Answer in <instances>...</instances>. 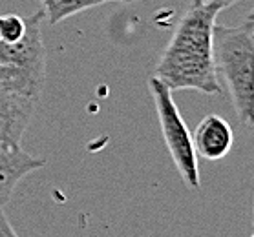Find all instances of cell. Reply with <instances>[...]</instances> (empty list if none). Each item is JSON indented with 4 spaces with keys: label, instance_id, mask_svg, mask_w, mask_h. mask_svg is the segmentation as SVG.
Listing matches in <instances>:
<instances>
[{
    "label": "cell",
    "instance_id": "obj_1",
    "mask_svg": "<svg viewBox=\"0 0 254 237\" xmlns=\"http://www.w3.org/2000/svg\"><path fill=\"white\" fill-rule=\"evenodd\" d=\"M218 0H192L156 66V77L174 90L221 95L212 53L216 17L225 9Z\"/></svg>",
    "mask_w": 254,
    "mask_h": 237
},
{
    "label": "cell",
    "instance_id": "obj_2",
    "mask_svg": "<svg viewBox=\"0 0 254 237\" xmlns=\"http://www.w3.org/2000/svg\"><path fill=\"white\" fill-rule=\"evenodd\" d=\"M216 73L223 79L240 122L254 126V24H214Z\"/></svg>",
    "mask_w": 254,
    "mask_h": 237
},
{
    "label": "cell",
    "instance_id": "obj_3",
    "mask_svg": "<svg viewBox=\"0 0 254 237\" xmlns=\"http://www.w3.org/2000/svg\"><path fill=\"white\" fill-rule=\"evenodd\" d=\"M44 13L26 18V31L17 42H0V86L39 102L46 82V49L41 24Z\"/></svg>",
    "mask_w": 254,
    "mask_h": 237
},
{
    "label": "cell",
    "instance_id": "obj_4",
    "mask_svg": "<svg viewBox=\"0 0 254 237\" xmlns=\"http://www.w3.org/2000/svg\"><path fill=\"white\" fill-rule=\"evenodd\" d=\"M148 88H150L152 98H154V104H156L157 121H159V126H161L163 139H165L168 153L172 157L183 183L190 190H196L199 186L197 155L196 150H194L190 132H189L178 106L174 102L172 92L156 75L150 77Z\"/></svg>",
    "mask_w": 254,
    "mask_h": 237
},
{
    "label": "cell",
    "instance_id": "obj_5",
    "mask_svg": "<svg viewBox=\"0 0 254 237\" xmlns=\"http://www.w3.org/2000/svg\"><path fill=\"white\" fill-rule=\"evenodd\" d=\"M37 102L0 86V144L20 146Z\"/></svg>",
    "mask_w": 254,
    "mask_h": 237
},
{
    "label": "cell",
    "instance_id": "obj_6",
    "mask_svg": "<svg viewBox=\"0 0 254 237\" xmlns=\"http://www.w3.org/2000/svg\"><path fill=\"white\" fill-rule=\"evenodd\" d=\"M44 166V159L29 155L20 146L0 144V206H4L9 201L15 186L26 175Z\"/></svg>",
    "mask_w": 254,
    "mask_h": 237
},
{
    "label": "cell",
    "instance_id": "obj_7",
    "mask_svg": "<svg viewBox=\"0 0 254 237\" xmlns=\"http://www.w3.org/2000/svg\"><path fill=\"white\" fill-rule=\"evenodd\" d=\"M192 142L197 157L207 161H220L231 151L234 133L225 119L220 115H207L197 124Z\"/></svg>",
    "mask_w": 254,
    "mask_h": 237
},
{
    "label": "cell",
    "instance_id": "obj_8",
    "mask_svg": "<svg viewBox=\"0 0 254 237\" xmlns=\"http://www.w3.org/2000/svg\"><path fill=\"white\" fill-rule=\"evenodd\" d=\"M41 2L44 18H48V22L55 26L84 9L101 6L106 2H114V0H41Z\"/></svg>",
    "mask_w": 254,
    "mask_h": 237
},
{
    "label": "cell",
    "instance_id": "obj_9",
    "mask_svg": "<svg viewBox=\"0 0 254 237\" xmlns=\"http://www.w3.org/2000/svg\"><path fill=\"white\" fill-rule=\"evenodd\" d=\"M26 31V18L18 15H0V42H17Z\"/></svg>",
    "mask_w": 254,
    "mask_h": 237
},
{
    "label": "cell",
    "instance_id": "obj_10",
    "mask_svg": "<svg viewBox=\"0 0 254 237\" xmlns=\"http://www.w3.org/2000/svg\"><path fill=\"white\" fill-rule=\"evenodd\" d=\"M0 237H18L17 232L13 230L11 223L7 221L6 214H4V210L0 206Z\"/></svg>",
    "mask_w": 254,
    "mask_h": 237
},
{
    "label": "cell",
    "instance_id": "obj_11",
    "mask_svg": "<svg viewBox=\"0 0 254 237\" xmlns=\"http://www.w3.org/2000/svg\"><path fill=\"white\" fill-rule=\"evenodd\" d=\"M218 2H221V4H225V6L229 7V6H232V4H236L238 0H218Z\"/></svg>",
    "mask_w": 254,
    "mask_h": 237
},
{
    "label": "cell",
    "instance_id": "obj_12",
    "mask_svg": "<svg viewBox=\"0 0 254 237\" xmlns=\"http://www.w3.org/2000/svg\"><path fill=\"white\" fill-rule=\"evenodd\" d=\"M247 20H249V22H253V24H254V9H253L251 13H249V18H247Z\"/></svg>",
    "mask_w": 254,
    "mask_h": 237
},
{
    "label": "cell",
    "instance_id": "obj_13",
    "mask_svg": "<svg viewBox=\"0 0 254 237\" xmlns=\"http://www.w3.org/2000/svg\"><path fill=\"white\" fill-rule=\"evenodd\" d=\"M119 2H137V0H119Z\"/></svg>",
    "mask_w": 254,
    "mask_h": 237
},
{
    "label": "cell",
    "instance_id": "obj_14",
    "mask_svg": "<svg viewBox=\"0 0 254 237\" xmlns=\"http://www.w3.org/2000/svg\"><path fill=\"white\" fill-rule=\"evenodd\" d=\"M251 237H254V232H253V236H251Z\"/></svg>",
    "mask_w": 254,
    "mask_h": 237
}]
</instances>
